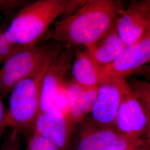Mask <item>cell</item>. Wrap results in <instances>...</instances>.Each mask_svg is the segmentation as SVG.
<instances>
[{"instance_id": "obj_1", "label": "cell", "mask_w": 150, "mask_h": 150, "mask_svg": "<svg viewBox=\"0 0 150 150\" xmlns=\"http://www.w3.org/2000/svg\"><path fill=\"white\" fill-rule=\"evenodd\" d=\"M121 7L120 1H87L79 10L57 22L50 38L87 48L101 40L116 25Z\"/></svg>"}, {"instance_id": "obj_2", "label": "cell", "mask_w": 150, "mask_h": 150, "mask_svg": "<svg viewBox=\"0 0 150 150\" xmlns=\"http://www.w3.org/2000/svg\"><path fill=\"white\" fill-rule=\"evenodd\" d=\"M65 5L63 0H40L23 7L4 32L6 40L15 46L34 45L63 13Z\"/></svg>"}, {"instance_id": "obj_3", "label": "cell", "mask_w": 150, "mask_h": 150, "mask_svg": "<svg viewBox=\"0 0 150 150\" xmlns=\"http://www.w3.org/2000/svg\"><path fill=\"white\" fill-rule=\"evenodd\" d=\"M53 56L38 73L19 82L11 91L5 124L17 133H23L34 127L40 112L43 77Z\"/></svg>"}, {"instance_id": "obj_4", "label": "cell", "mask_w": 150, "mask_h": 150, "mask_svg": "<svg viewBox=\"0 0 150 150\" xmlns=\"http://www.w3.org/2000/svg\"><path fill=\"white\" fill-rule=\"evenodd\" d=\"M57 48L34 45L25 47L11 56L0 69V95H8L19 82L38 73Z\"/></svg>"}, {"instance_id": "obj_5", "label": "cell", "mask_w": 150, "mask_h": 150, "mask_svg": "<svg viewBox=\"0 0 150 150\" xmlns=\"http://www.w3.org/2000/svg\"><path fill=\"white\" fill-rule=\"evenodd\" d=\"M114 127L121 134L132 137L144 138L147 131V120L144 109L125 80Z\"/></svg>"}, {"instance_id": "obj_6", "label": "cell", "mask_w": 150, "mask_h": 150, "mask_svg": "<svg viewBox=\"0 0 150 150\" xmlns=\"http://www.w3.org/2000/svg\"><path fill=\"white\" fill-rule=\"evenodd\" d=\"M74 121L69 115L63 112L56 105L40 112L33 129L48 139L61 150H69L74 132Z\"/></svg>"}, {"instance_id": "obj_7", "label": "cell", "mask_w": 150, "mask_h": 150, "mask_svg": "<svg viewBox=\"0 0 150 150\" xmlns=\"http://www.w3.org/2000/svg\"><path fill=\"white\" fill-rule=\"evenodd\" d=\"M80 123L74 139L71 140V150H109L124 136L115 127L99 125L91 118H85Z\"/></svg>"}, {"instance_id": "obj_8", "label": "cell", "mask_w": 150, "mask_h": 150, "mask_svg": "<svg viewBox=\"0 0 150 150\" xmlns=\"http://www.w3.org/2000/svg\"><path fill=\"white\" fill-rule=\"evenodd\" d=\"M73 57L70 48L61 50L58 47L43 77L40 112L54 105L59 88L66 82V78L71 69Z\"/></svg>"}, {"instance_id": "obj_9", "label": "cell", "mask_w": 150, "mask_h": 150, "mask_svg": "<svg viewBox=\"0 0 150 150\" xmlns=\"http://www.w3.org/2000/svg\"><path fill=\"white\" fill-rule=\"evenodd\" d=\"M123 78L109 75L98 87L96 100L91 109V118L97 124L115 127L114 123L121 99Z\"/></svg>"}, {"instance_id": "obj_10", "label": "cell", "mask_w": 150, "mask_h": 150, "mask_svg": "<svg viewBox=\"0 0 150 150\" xmlns=\"http://www.w3.org/2000/svg\"><path fill=\"white\" fill-rule=\"evenodd\" d=\"M150 61V25L143 35L126 45L112 64L104 67L107 75L123 78L140 70Z\"/></svg>"}, {"instance_id": "obj_11", "label": "cell", "mask_w": 150, "mask_h": 150, "mask_svg": "<svg viewBox=\"0 0 150 150\" xmlns=\"http://www.w3.org/2000/svg\"><path fill=\"white\" fill-rule=\"evenodd\" d=\"M116 23L118 36L126 45L136 42L150 25V0L136 1L121 12Z\"/></svg>"}, {"instance_id": "obj_12", "label": "cell", "mask_w": 150, "mask_h": 150, "mask_svg": "<svg viewBox=\"0 0 150 150\" xmlns=\"http://www.w3.org/2000/svg\"><path fill=\"white\" fill-rule=\"evenodd\" d=\"M71 71L72 80L87 88H98L109 76L86 50L76 52Z\"/></svg>"}, {"instance_id": "obj_13", "label": "cell", "mask_w": 150, "mask_h": 150, "mask_svg": "<svg viewBox=\"0 0 150 150\" xmlns=\"http://www.w3.org/2000/svg\"><path fill=\"white\" fill-rule=\"evenodd\" d=\"M98 88H87L71 80L67 83L70 116L74 122H80L91 112L96 100Z\"/></svg>"}, {"instance_id": "obj_14", "label": "cell", "mask_w": 150, "mask_h": 150, "mask_svg": "<svg viewBox=\"0 0 150 150\" xmlns=\"http://www.w3.org/2000/svg\"><path fill=\"white\" fill-rule=\"evenodd\" d=\"M126 46L118 36L115 25L101 40L86 50L97 64L104 68L116 59Z\"/></svg>"}, {"instance_id": "obj_15", "label": "cell", "mask_w": 150, "mask_h": 150, "mask_svg": "<svg viewBox=\"0 0 150 150\" xmlns=\"http://www.w3.org/2000/svg\"><path fill=\"white\" fill-rule=\"evenodd\" d=\"M129 85L144 109L147 120V128L145 139L150 147V82L134 80Z\"/></svg>"}, {"instance_id": "obj_16", "label": "cell", "mask_w": 150, "mask_h": 150, "mask_svg": "<svg viewBox=\"0 0 150 150\" xmlns=\"http://www.w3.org/2000/svg\"><path fill=\"white\" fill-rule=\"evenodd\" d=\"M109 150H150V147L144 138L124 135L118 143Z\"/></svg>"}, {"instance_id": "obj_17", "label": "cell", "mask_w": 150, "mask_h": 150, "mask_svg": "<svg viewBox=\"0 0 150 150\" xmlns=\"http://www.w3.org/2000/svg\"><path fill=\"white\" fill-rule=\"evenodd\" d=\"M26 150H61L54 142L43 136L34 132Z\"/></svg>"}, {"instance_id": "obj_18", "label": "cell", "mask_w": 150, "mask_h": 150, "mask_svg": "<svg viewBox=\"0 0 150 150\" xmlns=\"http://www.w3.org/2000/svg\"><path fill=\"white\" fill-rule=\"evenodd\" d=\"M25 47L26 46H15L8 43L4 32L0 30V64H4L12 55L20 51Z\"/></svg>"}, {"instance_id": "obj_19", "label": "cell", "mask_w": 150, "mask_h": 150, "mask_svg": "<svg viewBox=\"0 0 150 150\" xmlns=\"http://www.w3.org/2000/svg\"><path fill=\"white\" fill-rule=\"evenodd\" d=\"M26 1L20 0H0V11H10L23 6Z\"/></svg>"}, {"instance_id": "obj_20", "label": "cell", "mask_w": 150, "mask_h": 150, "mask_svg": "<svg viewBox=\"0 0 150 150\" xmlns=\"http://www.w3.org/2000/svg\"><path fill=\"white\" fill-rule=\"evenodd\" d=\"M17 134V132L14 131V133L7 141L1 150H20V141Z\"/></svg>"}, {"instance_id": "obj_21", "label": "cell", "mask_w": 150, "mask_h": 150, "mask_svg": "<svg viewBox=\"0 0 150 150\" xmlns=\"http://www.w3.org/2000/svg\"><path fill=\"white\" fill-rule=\"evenodd\" d=\"M5 113L2 96L0 95V135L4 129L5 126H6L5 124Z\"/></svg>"}, {"instance_id": "obj_22", "label": "cell", "mask_w": 150, "mask_h": 150, "mask_svg": "<svg viewBox=\"0 0 150 150\" xmlns=\"http://www.w3.org/2000/svg\"><path fill=\"white\" fill-rule=\"evenodd\" d=\"M142 70V73L146 75L147 77H150V65L148 66H144L141 68L140 70Z\"/></svg>"}]
</instances>
